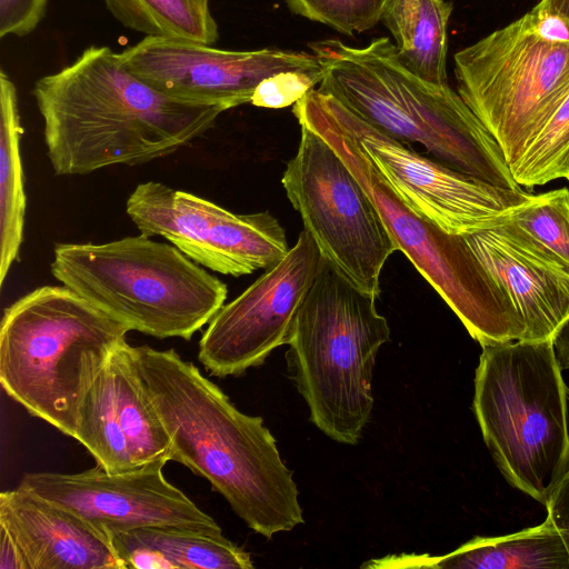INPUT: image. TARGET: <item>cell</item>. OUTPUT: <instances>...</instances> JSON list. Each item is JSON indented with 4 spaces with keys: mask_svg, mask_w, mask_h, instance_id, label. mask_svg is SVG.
<instances>
[{
    "mask_svg": "<svg viewBox=\"0 0 569 569\" xmlns=\"http://www.w3.org/2000/svg\"><path fill=\"white\" fill-rule=\"evenodd\" d=\"M455 74L511 168L569 94V42L543 39L525 14L458 51Z\"/></svg>",
    "mask_w": 569,
    "mask_h": 569,
    "instance_id": "cell-9",
    "label": "cell"
},
{
    "mask_svg": "<svg viewBox=\"0 0 569 569\" xmlns=\"http://www.w3.org/2000/svg\"><path fill=\"white\" fill-rule=\"evenodd\" d=\"M546 507L547 518L558 530L569 555V470L555 487Z\"/></svg>",
    "mask_w": 569,
    "mask_h": 569,
    "instance_id": "cell-31",
    "label": "cell"
},
{
    "mask_svg": "<svg viewBox=\"0 0 569 569\" xmlns=\"http://www.w3.org/2000/svg\"><path fill=\"white\" fill-rule=\"evenodd\" d=\"M321 260L315 239L302 230L283 259L210 320L199 341L198 359L204 368L220 378L240 376L287 345Z\"/></svg>",
    "mask_w": 569,
    "mask_h": 569,
    "instance_id": "cell-12",
    "label": "cell"
},
{
    "mask_svg": "<svg viewBox=\"0 0 569 569\" xmlns=\"http://www.w3.org/2000/svg\"><path fill=\"white\" fill-rule=\"evenodd\" d=\"M510 171L526 188L569 180V94Z\"/></svg>",
    "mask_w": 569,
    "mask_h": 569,
    "instance_id": "cell-26",
    "label": "cell"
},
{
    "mask_svg": "<svg viewBox=\"0 0 569 569\" xmlns=\"http://www.w3.org/2000/svg\"><path fill=\"white\" fill-rule=\"evenodd\" d=\"M511 221L569 267V189L535 194Z\"/></svg>",
    "mask_w": 569,
    "mask_h": 569,
    "instance_id": "cell-27",
    "label": "cell"
},
{
    "mask_svg": "<svg viewBox=\"0 0 569 569\" xmlns=\"http://www.w3.org/2000/svg\"><path fill=\"white\" fill-rule=\"evenodd\" d=\"M362 568L569 569V555L551 521L501 537H476L445 556L391 555Z\"/></svg>",
    "mask_w": 569,
    "mask_h": 569,
    "instance_id": "cell-17",
    "label": "cell"
},
{
    "mask_svg": "<svg viewBox=\"0 0 569 569\" xmlns=\"http://www.w3.org/2000/svg\"><path fill=\"white\" fill-rule=\"evenodd\" d=\"M376 299L322 257L287 343L290 377L311 421L340 443L359 441L373 407L372 369L390 336Z\"/></svg>",
    "mask_w": 569,
    "mask_h": 569,
    "instance_id": "cell-5",
    "label": "cell"
},
{
    "mask_svg": "<svg viewBox=\"0 0 569 569\" xmlns=\"http://www.w3.org/2000/svg\"><path fill=\"white\" fill-rule=\"evenodd\" d=\"M309 47L323 73L319 91L390 137L422 144L431 158L453 170L521 189L498 142L459 93L448 82L432 83L409 71L389 38L362 48L338 39Z\"/></svg>",
    "mask_w": 569,
    "mask_h": 569,
    "instance_id": "cell-3",
    "label": "cell"
},
{
    "mask_svg": "<svg viewBox=\"0 0 569 569\" xmlns=\"http://www.w3.org/2000/svg\"><path fill=\"white\" fill-rule=\"evenodd\" d=\"M169 460L154 459L131 470L97 467L76 473L30 472L18 487L64 508L106 531L177 527L211 536L222 529L163 476Z\"/></svg>",
    "mask_w": 569,
    "mask_h": 569,
    "instance_id": "cell-13",
    "label": "cell"
},
{
    "mask_svg": "<svg viewBox=\"0 0 569 569\" xmlns=\"http://www.w3.org/2000/svg\"><path fill=\"white\" fill-rule=\"evenodd\" d=\"M282 186L305 230L352 283L377 298L387 259L398 250L375 204L338 153L300 126Z\"/></svg>",
    "mask_w": 569,
    "mask_h": 569,
    "instance_id": "cell-10",
    "label": "cell"
},
{
    "mask_svg": "<svg viewBox=\"0 0 569 569\" xmlns=\"http://www.w3.org/2000/svg\"><path fill=\"white\" fill-rule=\"evenodd\" d=\"M74 439L108 472L127 471L137 467L117 415L109 360L83 397Z\"/></svg>",
    "mask_w": 569,
    "mask_h": 569,
    "instance_id": "cell-25",
    "label": "cell"
},
{
    "mask_svg": "<svg viewBox=\"0 0 569 569\" xmlns=\"http://www.w3.org/2000/svg\"><path fill=\"white\" fill-rule=\"evenodd\" d=\"M537 9L550 13H558L569 18V0H541Z\"/></svg>",
    "mask_w": 569,
    "mask_h": 569,
    "instance_id": "cell-35",
    "label": "cell"
},
{
    "mask_svg": "<svg viewBox=\"0 0 569 569\" xmlns=\"http://www.w3.org/2000/svg\"><path fill=\"white\" fill-rule=\"evenodd\" d=\"M221 207L162 182L140 183L129 196L126 212L141 234L160 236L197 263L209 268L208 239Z\"/></svg>",
    "mask_w": 569,
    "mask_h": 569,
    "instance_id": "cell-19",
    "label": "cell"
},
{
    "mask_svg": "<svg viewBox=\"0 0 569 569\" xmlns=\"http://www.w3.org/2000/svg\"><path fill=\"white\" fill-rule=\"evenodd\" d=\"M119 56L134 76L156 90L224 111L250 102L257 86L274 73L321 68L313 53L222 50L168 37H146Z\"/></svg>",
    "mask_w": 569,
    "mask_h": 569,
    "instance_id": "cell-14",
    "label": "cell"
},
{
    "mask_svg": "<svg viewBox=\"0 0 569 569\" xmlns=\"http://www.w3.org/2000/svg\"><path fill=\"white\" fill-rule=\"evenodd\" d=\"M532 30L546 40L569 42V18L558 13L541 11L536 7L526 13Z\"/></svg>",
    "mask_w": 569,
    "mask_h": 569,
    "instance_id": "cell-32",
    "label": "cell"
},
{
    "mask_svg": "<svg viewBox=\"0 0 569 569\" xmlns=\"http://www.w3.org/2000/svg\"><path fill=\"white\" fill-rule=\"evenodd\" d=\"M473 410L506 480L545 505L569 470L567 390L552 339L481 346Z\"/></svg>",
    "mask_w": 569,
    "mask_h": 569,
    "instance_id": "cell-8",
    "label": "cell"
},
{
    "mask_svg": "<svg viewBox=\"0 0 569 569\" xmlns=\"http://www.w3.org/2000/svg\"><path fill=\"white\" fill-rule=\"evenodd\" d=\"M126 28L146 37L181 38L213 44L218 24L209 0H102Z\"/></svg>",
    "mask_w": 569,
    "mask_h": 569,
    "instance_id": "cell-24",
    "label": "cell"
},
{
    "mask_svg": "<svg viewBox=\"0 0 569 569\" xmlns=\"http://www.w3.org/2000/svg\"><path fill=\"white\" fill-rule=\"evenodd\" d=\"M212 271L239 277L268 269L289 251L286 232L268 211L237 214L220 209L208 239Z\"/></svg>",
    "mask_w": 569,
    "mask_h": 569,
    "instance_id": "cell-21",
    "label": "cell"
},
{
    "mask_svg": "<svg viewBox=\"0 0 569 569\" xmlns=\"http://www.w3.org/2000/svg\"><path fill=\"white\" fill-rule=\"evenodd\" d=\"M0 287L19 259L27 198L20 153L23 128L14 83L0 72Z\"/></svg>",
    "mask_w": 569,
    "mask_h": 569,
    "instance_id": "cell-22",
    "label": "cell"
},
{
    "mask_svg": "<svg viewBox=\"0 0 569 569\" xmlns=\"http://www.w3.org/2000/svg\"><path fill=\"white\" fill-rule=\"evenodd\" d=\"M0 523L28 569H126L106 531L20 487L1 492Z\"/></svg>",
    "mask_w": 569,
    "mask_h": 569,
    "instance_id": "cell-16",
    "label": "cell"
},
{
    "mask_svg": "<svg viewBox=\"0 0 569 569\" xmlns=\"http://www.w3.org/2000/svg\"><path fill=\"white\" fill-rule=\"evenodd\" d=\"M132 352L170 438V461L207 479L249 528L268 539L303 523L292 472L262 418L239 411L174 349L139 346Z\"/></svg>",
    "mask_w": 569,
    "mask_h": 569,
    "instance_id": "cell-1",
    "label": "cell"
},
{
    "mask_svg": "<svg viewBox=\"0 0 569 569\" xmlns=\"http://www.w3.org/2000/svg\"><path fill=\"white\" fill-rule=\"evenodd\" d=\"M117 415L137 467L158 458L169 461L170 438L136 365L132 346L120 345L109 358Z\"/></svg>",
    "mask_w": 569,
    "mask_h": 569,
    "instance_id": "cell-23",
    "label": "cell"
},
{
    "mask_svg": "<svg viewBox=\"0 0 569 569\" xmlns=\"http://www.w3.org/2000/svg\"><path fill=\"white\" fill-rule=\"evenodd\" d=\"M289 9L309 20L352 36L373 28L387 0H286Z\"/></svg>",
    "mask_w": 569,
    "mask_h": 569,
    "instance_id": "cell-28",
    "label": "cell"
},
{
    "mask_svg": "<svg viewBox=\"0 0 569 569\" xmlns=\"http://www.w3.org/2000/svg\"><path fill=\"white\" fill-rule=\"evenodd\" d=\"M322 69L288 70L263 79L256 88L250 103L269 109L295 104L322 80Z\"/></svg>",
    "mask_w": 569,
    "mask_h": 569,
    "instance_id": "cell-29",
    "label": "cell"
},
{
    "mask_svg": "<svg viewBox=\"0 0 569 569\" xmlns=\"http://www.w3.org/2000/svg\"><path fill=\"white\" fill-rule=\"evenodd\" d=\"M52 276L96 307L159 339L190 340L224 305V282L172 243L139 234L57 243Z\"/></svg>",
    "mask_w": 569,
    "mask_h": 569,
    "instance_id": "cell-7",
    "label": "cell"
},
{
    "mask_svg": "<svg viewBox=\"0 0 569 569\" xmlns=\"http://www.w3.org/2000/svg\"><path fill=\"white\" fill-rule=\"evenodd\" d=\"M32 96L58 176L169 156L211 129L224 111L156 90L134 76L119 53L98 46L40 78Z\"/></svg>",
    "mask_w": 569,
    "mask_h": 569,
    "instance_id": "cell-2",
    "label": "cell"
},
{
    "mask_svg": "<svg viewBox=\"0 0 569 569\" xmlns=\"http://www.w3.org/2000/svg\"><path fill=\"white\" fill-rule=\"evenodd\" d=\"M300 126L338 153L378 210L398 250L458 316L481 346L521 340L525 326L510 299L461 234L411 210L390 188L356 136L335 112L329 96L312 89L293 104Z\"/></svg>",
    "mask_w": 569,
    "mask_h": 569,
    "instance_id": "cell-6",
    "label": "cell"
},
{
    "mask_svg": "<svg viewBox=\"0 0 569 569\" xmlns=\"http://www.w3.org/2000/svg\"><path fill=\"white\" fill-rule=\"evenodd\" d=\"M552 342L560 368L569 370V318L556 332Z\"/></svg>",
    "mask_w": 569,
    "mask_h": 569,
    "instance_id": "cell-34",
    "label": "cell"
},
{
    "mask_svg": "<svg viewBox=\"0 0 569 569\" xmlns=\"http://www.w3.org/2000/svg\"><path fill=\"white\" fill-rule=\"evenodd\" d=\"M48 0H0V37L31 33L43 19Z\"/></svg>",
    "mask_w": 569,
    "mask_h": 569,
    "instance_id": "cell-30",
    "label": "cell"
},
{
    "mask_svg": "<svg viewBox=\"0 0 569 569\" xmlns=\"http://www.w3.org/2000/svg\"><path fill=\"white\" fill-rule=\"evenodd\" d=\"M446 0H387L380 21L396 40L398 58L412 73L447 83L448 22Z\"/></svg>",
    "mask_w": 569,
    "mask_h": 569,
    "instance_id": "cell-20",
    "label": "cell"
},
{
    "mask_svg": "<svg viewBox=\"0 0 569 569\" xmlns=\"http://www.w3.org/2000/svg\"><path fill=\"white\" fill-rule=\"evenodd\" d=\"M126 569H251L250 555L223 535L177 527L108 531Z\"/></svg>",
    "mask_w": 569,
    "mask_h": 569,
    "instance_id": "cell-18",
    "label": "cell"
},
{
    "mask_svg": "<svg viewBox=\"0 0 569 569\" xmlns=\"http://www.w3.org/2000/svg\"><path fill=\"white\" fill-rule=\"evenodd\" d=\"M463 237L521 318L522 340L552 339L569 318V267L511 220Z\"/></svg>",
    "mask_w": 569,
    "mask_h": 569,
    "instance_id": "cell-15",
    "label": "cell"
},
{
    "mask_svg": "<svg viewBox=\"0 0 569 569\" xmlns=\"http://www.w3.org/2000/svg\"><path fill=\"white\" fill-rule=\"evenodd\" d=\"M0 569H28L26 558L10 531L0 523Z\"/></svg>",
    "mask_w": 569,
    "mask_h": 569,
    "instance_id": "cell-33",
    "label": "cell"
},
{
    "mask_svg": "<svg viewBox=\"0 0 569 569\" xmlns=\"http://www.w3.org/2000/svg\"><path fill=\"white\" fill-rule=\"evenodd\" d=\"M328 96L339 119L396 194L416 213L449 233L466 236L503 224L535 196L487 183L422 156Z\"/></svg>",
    "mask_w": 569,
    "mask_h": 569,
    "instance_id": "cell-11",
    "label": "cell"
},
{
    "mask_svg": "<svg viewBox=\"0 0 569 569\" xmlns=\"http://www.w3.org/2000/svg\"><path fill=\"white\" fill-rule=\"evenodd\" d=\"M131 331L66 286H42L7 307L0 383L30 415L76 438L83 397Z\"/></svg>",
    "mask_w": 569,
    "mask_h": 569,
    "instance_id": "cell-4",
    "label": "cell"
}]
</instances>
